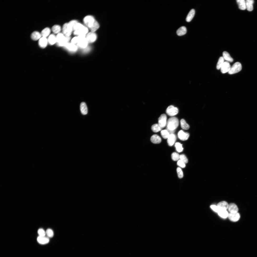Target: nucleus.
Returning a JSON list of instances; mask_svg holds the SVG:
<instances>
[{"label":"nucleus","instance_id":"nucleus-42","mask_svg":"<svg viewBox=\"0 0 257 257\" xmlns=\"http://www.w3.org/2000/svg\"><path fill=\"white\" fill-rule=\"evenodd\" d=\"M84 26L83 25L81 24L78 23L73 27V30L75 31L78 30L83 27Z\"/></svg>","mask_w":257,"mask_h":257},{"label":"nucleus","instance_id":"nucleus-31","mask_svg":"<svg viewBox=\"0 0 257 257\" xmlns=\"http://www.w3.org/2000/svg\"><path fill=\"white\" fill-rule=\"evenodd\" d=\"M181 127L184 130H188L190 127L189 125L186 122L185 120L183 119H181L180 121Z\"/></svg>","mask_w":257,"mask_h":257},{"label":"nucleus","instance_id":"nucleus-5","mask_svg":"<svg viewBox=\"0 0 257 257\" xmlns=\"http://www.w3.org/2000/svg\"><path fill=\"white\" fill-rule=\"evenodd\" d=\"M73 29L69 23L65 24L62 28L63 33L66 36H69L72 33Z\"/></svg>","mask_w":257,"mask_h":257},{"label":"nucleus","instance_id":"nucleus-1","mask_svg":"<svg viewBox=\"0 0 257 257\" xmlns=\"http://www.w3.org/2000/svg\"><path fill=\"white\" fill-rule=\"evenodd\" d=\"M84 24L90 29L92 32H94L99 28V24L94 17L91 15L85 17L84 19Z\"/></svg>","mask_w":257,"mask_h":257},{"label":"nucleus","instance_id":"nucleus-14","mask_svg":"<svg viewBox=\"0 0 257 257\" xmlns=\"http://www.w3.org/2000/svg\"><path fill=\"white\" fill-rule=\"evenodd\" d=\"M48 43L47 39L46 38L42 37L39 40L38 44L40 47L44 48L47 45Z\"/></svg>","mask_w":257,"mask_h":257},{"label":"nucleus","instance_id":"nucleus-39","mask_svg":"<svg viewBox=\"0 0 257 257\" xmlns=\"http://www.w3.org/2000/svg\"><path fill=\"white\" fill-rule=\"evenodd\" d=\"M38 233L39 236L41 237L45 236L46 234V231L42 228L39 229L38 230Z\"/></svg>","mask_w":257,"mask_h":257},{"label":"nucleus","instance_id":"nucleus-27","mask_svg":"<svg viewBox=\"0 0 257 257\" xmlns=\"http://www.w3.org/2000/svg\"><path fill=\"white\" fill-rule=\"evenodd\" d=\"M195 14V10L193 9H192L190 11L186 17V21L188 22L190 21L194 17Z\"/></svg>","mask_w":257,"mask_h":257},{"label":"nucleus","instance_id":"nucleus-45","mask_svg":"<svg viewBox=\"0 0 257 257\" xmlns=\"http://www.w3.org/2000/svg\"><path fill=\"white\" fill-rule=\"evenodd\" d=\"M78 23V22L77 21L74 20L70 21L68 23L72 27L73 30V28L74 26Z\"/></svg>","mask_w":257,"mask_h":257},{"label":"nucleus","instance_id":"nucleus-32","mask_svg":"<svg viewBox=\"0 0 257 257\" xmlns=\"http://www.w3.org/2000/svg\"><path fill=\"white\" fill-rule=\"evenodd\" d=\"M151 129L154 132L156 133L161 130L162 129L158 124H155L151 126Z\"/></svg>","mask_w":257,"mask_h":257},{"label":"nucleus","instance_id":"nucleus-29","mask_svg":"<svg viewBox=\"0 0 257 257\" xmlns=\"http://www.w3.org/2000/svg\"><path fill=\"white\" fill-rule=\"evenodd\" d=\"M217 213L220 217L223 218L228 217L229 214L226 210H219Z\"/></svg>","mask_w":257,"mask_h":257},{"label":"nucleus","instance_id":"nucleus-2","mask_svg":"<svg viewBox=\"0 0 257 257\" xmlns=\"http://www.w3.org/2000/svg\"><path fill=\"white\" fill-rule=\"evenodd\" d=\"M56 42L59 46H64L68 43L70 39L69 36H64L61 33H59L56 36Z\"/></svg>","mask_w":257,"mask_h":257},{"label":"nucleus","instance_id":"nucleus-44","mask_svg":"<svg viewBox=\"0 0 257 257\" xmlns=\"http://www.w3.org/2000/svg\"><path fill=\"white\" fill-rule=\"evenodd\" d=\"M211 208L214 211L217 213L219 209L217 206L215 205H212L210 206Z\"/></svg>","mask_w":257,"mask_h":257},{"label":"nucleus","instance_id":"nucleus-8","mask_svg":"<svg viewBox=\"0 0 257 257\" xmlns=\"http://www.w3.org/2000/svg\"><path fill=\"white\" fill-rule=\"evenodd\" d=\"M178 138L182 141L186 140L188 139L189 136L188 133L185 132L183 130H180L178 133Z\"/></svg>","mask_w":257,"mask_h":257},{"label":"nucleus","instance_id":"nucleus-37","mask_svg":"<svg viewBox=\"0 0 257 257\" xmlns=\"http://www.w3.org/2000/svg\"><path fill=\"white\" fill-rule=\"evenodd\" d=\"M46 233L48 237L51 238L54 236V232L51 229H47L46 231Z\"/></svg>","mask_w":257,"mask_h":257},{"label":"nucleus","instance_id":"nucleus-21","mask_svg":"<svg viewBox=\"0 0 257 257\" xmlns=\"http://www.w3.org/2000/svg\"><path fill=\"white\" fill-rule=\"evenodd\" d=\"M80 109L81 113L83 115L86 114L88 113V109L86 103L82 102L80 105Z\"/></svg>","mask_w":257,"mask_h":257},{"label":"nucleus","instance_id":"nucleus-17","mask_svg":"<svg viewBox=\"0 0 257 257\" xmlns=\"http://www.w3.org/2000/svg\"><path fill=\"white\" fill-rule=\"evenodd\" d=\"M64 47L69 51L72 52L75 51L77 49V46L72 43H68Z\"/></svg>","mask_w":257,"mask_h":257},{"label":"nucleus","instance_id":"nucleus-11","mask_svg":"<svg viewBox=\"0 0 257 257\" xmlns=\"http://www.w3.org/2000/svg\"><path fill=\"white\" fill-rule=\"evenodd\" d=\"M228 217L231 221L236 222L238 221L240 218V214L238 213H229Z\"/></svg>","mask_w":257,"mask_h":257},{"label":"nucleus","instance_id":"nucleus-33","mask_svg":"<svg viewBox=\"0 0 257 257\" xmlns=\"http://www.w3.org/2000/svg\"><path fill=\"white\" fill-rule=\"evenodd\" d=\"M224 59L223 57H221L219 58L217 64L216 68L217 69H219L224 62Z\"/></svg>","mask_w":257,"mask_h":257},{"label":"nucleus","instance_id":"nucleus-25","mask_svg":"<svg viewBox=\"0 0 257 257\" xmlns=\"http://www.w3.org/2000/svg\"><path fill=\"white\" fill-rule=\"evenodd\" d=\"M223 57L224 60L230 62H232L233 61V59L230 56V54L227 52L224 51L222 53Z\"/></svg>","mask_w":257,"mask_h":257},{"label":"nucleus","instance_id":"nucleus-34","mask_svg":"<svg viewBox=\"0 0 257 257\" xmlns=\"http://www.w3.org/2000/svg\"><path fill=\"white\" fill-rule=\"evenodd\" d=\"M60 27L58 25H55L52 27V30L53 32L55 34H57L59 33L61 30Z\"/></svg>","mask_w":257,"mask_h":257},{"label":"nucleus","instance_id":"nucleus-47","mask_svg":"<svg viewBox=\"0 0 257 257\" xmlns=\"http://www.w3.org/2000/svg\"><path fill=\"white\" fill-rule=\"evenodd\" d=\"M166 130L168 131L170 134H173L175 132V130H171L167 128H166Z\"/></svg>","mask_w":257,"mask_h":257},{"label":"nucleus","instance_id":"nucleus-23","mask_svg":"<svg viewBox=\"0 0 257 257\" xmlns=\"http://www.w3.org/2000/svg\"><path fill=\"white\" fill-rule=\"evenodd\" d=\"M42 36L41 34L38 31H35L31 34V38L33 40H39Z\"/></svg>","mask_w":257,"mask_h":257},{"label":"nucleus","instance_id":"nucleus-3","mask_svg":"<svg viewBox=\"0 0 257 257\" xmlns=\"http://www.w3.org/2000/svg\"><path fill=\"white\" fill-rule=\"evenodd\" d=\"M179 125V120L175 117H172L169 118L167 123L166 128L171 130H175Z\"/></svg>","mask_w":257,"mask_h":257},{"label":"nucleus","instance_id":"nucleus-10","mask_svg":"<svg viewBox=\"0 0 257 257\" xmlns=\"http://www.w3.org/2000/svg\"><path fill=\"white\" fill-rule=\"evenodd\" d=\"M86 38L88 42L92 43L94 42L96 40L97 36L94 32H91L87 34Z\"/></svg>","mask_w":257,"mask_h":257},{"label":"nucleus","instance_id":"nucleus-26","mask_svg":"<svg viewBox=\"0 0 257 257\" xmlns=\"http://www.w3.org/2000/svg\"><path fill=\"white\" fill-rule=\"evenodd\" d=\"M186 28L184 26H181L179 28L177 31V35L179 36H181L185 34L187 32Z\"/></svg>","mask_w":257,"mask_h":257},{"label":"nucleus","instance_id":"nucleus-35","mask_svg":"<svg viewBox=\"0 0 257 257\" xmlns=\"http://www.w3.org/2000/svg\"><path fill=\"white\" fill-rule=\"evenodd\" d=\"M161 134L162 137L165 139L167 138L170 134L166 129L162 130Z\"/></svg>","mask_w":257,"mask_h":257},{"label":"nucleus","instance_id":"nucleus-6","mask_svg":"<svg viewBox=\"0 0 257 257\" xmlns=\"http://www.w3.org/2000/svg\"><path fill=\"white\" fill-rule=\"evenodd\" d=\"M166 112L167 114L169 116H173L178 113V110L177 108L174 107L172 105H170L167 108Z\"/></svg>","mask_w":257,"mask_h":257},{"label":"nucleus","instance_id":"nucleus-9","mask_svg":"<svg viewBox=\"0 0 257 257\" xmlns=\"http://www.w3.org/2000/svg\"><path fill=\"white\" fill-rule=\"evenodd\" d=\"M231 67L230 64L227 61L224 62L220 69L221 72L223 74L228 72Z\"/></svg>","mask_w":257,"mask_h":257},{"label":"nucleus","instance_id":"nucleus-46","mask_svg":"<svg viewBox=\"0 0 257 257\" xmlns=\"http://www.w3.org/2000/svg\"><path fill=\"white\" fill-rule=\"evenodd\" d=\"M79 41V40L78 37H75L73 38L71 40V43L73 44H75L78 43Z\"/></svg>","mask_w":257,"mask_h":257},{"label":"nucleus","instance_id":"nucleus-28","mask_svg":"<svg viewBox=\"0 0 257 257\" xmlns=\"http://www.w3.org/2000/svg\"><path fill=\"white\" fill-rule=\"evenodd\" d=\"M47 40L48 43L51 45H53L56 42V36L53 34L49 36Z\"/></svg>","mask_w":257,"mask_h":257},{"label":"nucleus","instance_id":"nucleus-36","mask_svg":"<svg viewBox=\"0 0 257 257\" xmlns=\"http://www.w3.org/2000/svg\"><path fill=\"white\" fill-rule=\"evenodd\" d=\"M175 147L177 151L179 152H182L183 149L182 144L179 142L176 143L175 144Z\"/></svg>","mask_w":257,"mask_h":257},{"label":"nucleus","instance_id":"nucleus-16","mask_svg":"<svg viewBox=\"0 0 257 257\" xmlns=\"http://www.w3.org/2000/svg\"><path fill=\"white\" fill-rule=\"evenodd\" d=\"M37 241L40 244H47L49 242V239L48 237H44L39 236L37 238Z\"/></svg>","mask_w":257,"mask_h":257},{"label":"nucleus","instance_id":"nucleus-40","mask_svg":"<svg viewBox=\"0 0 257 257\" xmlns=\"http://www.w3.org/2000/svg\"><path fill=\"white\" fill-rule=\"evenodd\" d=\"M177 171L178 178H182L183 177V174L181 169L179 167H178Z\"/></svg>","mask_w":257,"mask_h":257},{"label":"nucleus","instance_id":"nucleus-22","mask_svg":"<svg viewBox=\"0 0 257 257\" xmlns=\"http://www.w3.org/2000/svg\"><path fill=\"white\" fill-rule=\"evenodd\" d=\"M88 42V41L85 38L80 40L78 43V45L81 48H85L87 47Z\"/></svg>","mask_w":257,"mask_h":257},{"label":"nucleus","instance_id":"nucleus-13","mask_svg":"<svg viewBox=\"0 0 257 257\" xmlns=\"http://www.w3.org/2000/svg\"><path fill=\"white\" fill-rule=\"evenodd\" d=\"M227 209L230 213H238V210L237 207L234 203H231L229 204Z\"/></svg>","mask_w":257,"mask_h":257},{"label":"nucleus","instance_id":"nucleus-19","mask_svg":"<svg viewBox=\"0 0 257 257\" xmlns=\"http://www.w3.org/2000/svg\"><path fill=\"white\" fill-rule=\"evenodd\" d=\"M150 140L151 142L155 144H158L160 143L161 141V138L157 134H154L151 137Z\"/></svg>","mask_w":257,"mask_h":257},{"label":"nucleus","instance_id":"nucleus-4","mask_svg":"<svg viewBox=\"0 0 257 257\" xmlns=\"http://www.w3.org/2000/svg\"><path fill=\"white\" fill-rule=\"evenodd\" d=\"M242 69L241 64L239 62H237L234 63L231 67L228 73L230 74H234L240 71Z\"/></svg>","mask_w":257,"mask_h":257},{"label":"nucleus","instance_id":"nucleus-24","mask_svg":"<svg viewBox=\"0 0 257 257\" xmlns=\"http://www.w3.org/2000/svg\"><path fill=\"white\" fill-rule=\"evenodd\" d=\"M239 9L244 10L246 9V1L244 0H236Z\"/></svg>","mask_w":257,"mask_h":257},{"label":"nucleus","instance_id":"nucleus-15","mask_svg":"<svg viewBox=\"0 0 257 257\" xmlns=\"http://www.w3.org/2000/svg\"><path fill=\"white\" fill-rule=\"evenodd\" d=\"M176 139L175 135L173 134H170L167 138V143L170 146H172L175 142Z\"/></svg>","mask_w":257,"mask_h":257},{"label":"nucleus","instance_id":"nucleus-18","mask_svg":"<svg viewBox=\"0 0 257 257\" xmlns=\"http://www.w3.org/2000/svg\"><path fill=\"white\" fill-rule=\"evenodd\" d=\"M228 204L225 201H222L218 203L217 205L219 210H226L227 209Z\"/></svg>","mask_w":257,"mask_h":257},{"label":"nucleus","instance_id":"nucleus-43","mask_svg":"<svg viewBox=\"0 0 257 257\" xmlns=\"http://www.w3.org/2000/svg\"><path fill=\"white\" fill-rule=\"evenodd\" d=\"M177 165L182 168H184L185 167V163L181 160H179L177 163Z\"/></svg>","mask_w":257,"mask_h":257},{"label":"nucleus","instance_id":"nucleus-20","mask_svg":"<svg viewBox=\"0 0 257 257\" xmlns=\"http://www.w3.org/2000/svg\"><path fill=\"white\" fill-rule=\"evenodd\" d=\"M246 1V9L249 11H251L253 9V4L254 1L253 0H247Z\"/></svg>","mask_w":257,"mask_h":257},{"label":"nucleus","instance_id":"nucleus-38","mask_svg":"<svg viewBox=\"0 0 257 257\" xmlns=\"http://www.w3.org/2000/svg\"><path fill=\"white\" fill-rule=\"evenodd\" d=\"M171 157L172 159L173 160L177 161L178 160L179 158L180 155L178 153L174 152L172 154Z\"/></svg>","mask_w":257,"mask_h":257},{"label":"nucleus","instance_id":"nucleus-41","mask_svg":"<svg viewBox=\"0 0 257 257\" xmlns=\"http://www.w3.org/2000/svg\"><path fill=\"white\" fill-rule=\"evenodd\" d=\"M180 159L184 162L185 164L188 162V159L185 155L182 154L180 155Z\"/></svg>","mask_w":257,"mask_h":257},{"label":"nucleus","instance_id":"nucleus-12","mask_svg":"<svg viewBox=\"0 0 257 257\" xmlns=\"http://www.w3.org/2000/svg\"><path fill=\"white\" fill-rule=\"evenodd\" d=\"M88 31L87 28L84 26L79 29L74 31V35H85Z\"/></svg>","mask_w":257,"mask_h":257},{"label":"nucleus","instance_id":"nucleus-30","mask_svg":"<svg viewBox=\"0 0 257 257\" xmlns=\"http://www.w3.org/2000/svg\"><path fill=\"white\" fill-rule=\"evenodd\" d=\"M50 29L48 27L46 28L41 31V34L42 37L46 38L50 34Z\"/></svg>","mask_w":257,"mask_h":257},{"label":"nucleus","instance_id":"nucleus-7","mask_svg":"<svg viewBox=\"0 0 257 257\" xmlns=\"http://www.w3.org/2000/svg\"><path fill=\"white\" fill-rule=\"evenodd\" d=\"M167 117L164 114H162L158 118V124L162 128H164L167 124Z\"/></svg>","mask_w":257,"mask_h":257}]
</instances>
